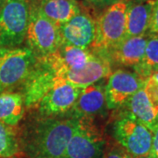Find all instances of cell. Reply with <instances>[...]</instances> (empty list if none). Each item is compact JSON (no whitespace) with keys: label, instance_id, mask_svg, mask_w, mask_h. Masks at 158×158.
I'll use <instances>...</instances> for the list:
<instances>
[{"label":"cell","instance_id":"8992f818","mask_svg":"<svg viewBox=\"0 0 158 158\" xmlns=\"http://www.w3.org/2000/svg\"><path fill=\"white\" fill-rule=\"evenodd\" d=\"M113 135L118 144L132 156H148L152 145V132L128 112L114 122Z\"/></svg>","mask_w":158,"mask_h":158},{"label":"cell","instance_id":"ffe728a7","mask_svg":"<svg viewBox=\"0 0 158 158\" xmlns=\"http://www.w3.org/2000/svg\"><path fill=\"white\" fill-rule=\"evenodd\" d=\"M144 88L158 108V71L152 74L146 80Z\"/></svg>","mask_w":158,"mask_h":158},{"label":"cell","instance_id":"ac0fdd59","mask_svg":"<svg viewBox=\"0 0 158 158\" xmlns=\"http://www.w3.org/2000/svg\"><path fill=\"white\" fill-rule=\"evenodd\" d=\"M135 72L141 78L147 80L158 71V36L148 35L144 55L141 61L135 67Z\"/></svg>","mask_w":158,"mask_h":158},{"label":"cell","instance_id":"484cf974","mask_svg":"<svg viewBox=\"0 0 158 158\" xmlns=\"http://www.w3.org/2000/svg\"><path fill=\"white\" fill-rule=\"evenodd\" d=\"M6 0H0V8L2 7V6L5 4V2H6Z\"/></svg>","mask_w":158,"mask_h":158},{"label":"cell","instance_id":"83f0119b","mask_svg":"<svg viewBox=\"0 0 158 158\" xmlns=\"http://www.w3.org/2000/svg\"><path fill=\"white\" fill-rule=\"evenodd\" d=\"M3 48H3V47H2V46L0 45V52H1V50H2V49H3Z\"/></svg>","mask_w":158,"mask_h":158},{"label":"cell","instance_id":"cb8c5ba5","mask_svg":"<svg viewBox=\"0 0 158 158\" xmlns=\"http://www.w3.org/2000/svg\"><path fill=\"white\" fill-rule=\"evenodd\" d=\"M116 1L117 0H88V2L98 7H106V6L107 7Z\"/></svg>","mask_w":158,"mask_h":158},{"label":"cell","instance_id":"7c38bea8","mask_svg":"<svg viewBox=\"0 0 158 158\" xmlns=\"http://www.w3.org/2000/svg\"><path fill=\"white\" fill-rule=\"evenodd\" d=\"M148 38V35L146 34L125 38L103 55L107 57L111 64L114 63L122 67L135 68L143 57Z\"/></svg>","mask_w":158,"mask_h":158},{"label":"cell","instance_id":"2e32d148","mask_svg":"<svg viewBox=\"0 0 158 158\" xmlns=\"http://www.w3.org/2000/svg\"><path fill=\"white\" fill-rule=\"evenodd\" d=\"M42 14L57 26L71 19L81 11L77 0H34Z\"/></svg>","mask_w":158,"mask_h":158},{"label":"cell","instance_id":"9a60e30c","mask_svg":"<svg viewBox=\"0 0 158 158\" xmlns=\"http://www.w3.org/2000/svg\"><path fill=\"white\" fill-rule=\"evenodd\" d=\"M154 0L142 3L133 2L127 11L125 38L145 35L148 32Z\"/></svg>","mask_w":158,"mask_h":158},{"label":"cell","instance_id":"7a4b0ae2","mask_svg":"<svg viewBox=\"0 0 158 158\" xmlns=\"http://www.w3.org/2000/svg\"><path fill=\"white\" fill-rule=\"evenodd\" d=\"M131 3L132 0H117L106 7L95 19V38L90 49L105 54L124 39L127 11Z\"/></svg>","mask_w":158,"mask_h":158},{"label":"cell","instance_id":"6da1fadb","mask_svg":"<svg viewBox=\"0 0 158 158\" xmlns=\"http://www.w3.org/2000/svg\"><path fill=\"white\" fill-rule=\"evenodd\" d=\"M78 118H43L31 125L19 140L29 158H62Z\"/></svg>","mask_w":158,"mask_h":158},{"label":"cell","instance_id":"5bb4252c","mask_svg":"<svg viewBox=\"0 0 158 158\" xmlns=\"http://www.w3.org/2000/svg\"><path fill=\"white\" fill-rule=\"evenodd\" d=\"M125 106H127L128 113L151 132L158 126V108L144 87L136 91Z\"/></svg>","mask_w":158,"mask_h":158},{"label":"cell","instance_id":"e0dca14e","mask_svg":"<svg viewBox=\"0 0 158 158\" xmlns=\"http://www.w3.org/2000/svg\"><path fill=\"white\" fill-rule=\"evenodd\" d=\"M24 109L23 94L11 91L0 93V122L16 126L22 118Z\"/></svg>","mask_w":158,"mask_h":158},{"label":"cell","instance_id":"3957f363","mask_svg":"<svg viewBox=\"0 0 158 158\" xmlns=\"http://www.w3.org/2000/svg\"><path fill=\"white\" fill-rule=\"evenodd\" d=\"M25 40L27 48L36 58L46 56L62 45L59 27L42 14L34 0H31L28 27Z\"/></svg>","mask_w":158,"mask_h":158},{"label":"cell","instance_id":"ba28073f","mask_svg":"<svg viewBox=\"0 0 158 158\" xmlns=\"http://www.w3.org/2000/svg\"><path fill=\"white\" fill-rule=\"evenodd\" d=\"M112 72V64L107 57L94 52V56L84 65L70 69L63 73L55 74L54 84L55 87L67 83L85 88L108 77Z\"/></svg>","mask_w":158,"mask_h":158},{"label":"cell","instance_id":"4fadbf2b","mask_svg":"<svg viewBox=\"0 0 158 158\" xmlns=\"http://www.w3.org/2000/svg\"><path fill=\"white\" fill-rule=\"evenodd\" d=\"M98 83L82 90L77 100L69 111L72 118H90L91 116L105 111L106 106L105 85Z\"/></svg>","mask_w":158,"mask_h":158},{"label":"cell","instance_id":"52a82bcc","mask_svg":"<svg viewBox=\"0 0 158 158\" xmlns=\"http://www.w3.org/2000/svg\"><path fill=\"white\" fill-rule=\"evenodd\" d=\"M104 139L90 118H78L62 158H102Z\"/></svg>","mask_w":158,"mask_h":158},{"label":"cell","instance_id":"7402d4cb","mask_svg":"<svg viewBox=\"0 0 158 158\" xmlns=\"http://www.w3.org/2000/svg\"><path fill=\"white\" fill-rule=\"evenodd\" d=\"M106 158H135L132 156L129 153L126 151L123 148L114 147L113 148L108 154L106 156Z\"/></svg>","mask_w":158,"mask_h":158},{"label":"cell","instance_id":"4316f807","mask_svg":"<svg viewBox=\"0 0 158 158\" xmlns=\"http://www.w3.org/2000/svg\"><path fill=\"white\" fill-rule=\"evenodd\" d=\"M139 158H150L148 156H142V157H139Z\"/></svg>","mask_w":158,"mask_h":158},{"label":"cell","instance_id":"30bf717a","mask_svg":"<svg viewBox=\"0 0 158 158\" xmlns=\"http://www.w3.org/2000/svg\"><path fill=\"white\" fill-rule=\"evenodd\" d=\"M62 45L90 49L95 38L96 23L89 12L82 11L59 26Z\"/></svg>","mask_w":158,"mask_h":158},{"label":"cell","instance_id":"9c48e42d","mask_svg":"<svg viewBox=\"0 0 158 158\" xmlns=\"http://www.w3.org/2000/svg\"><path fill=\"white\" fill-rule=\"evenodd\" d=\"M146 80L135 72L118 69L108 77L105 85L106 106L109 109H118L124 106L131 97L144 87Z\"/></svg>","mask_w":158,"mask_h":158},{"label":"cell","instance_id":"f1b7e54d","mask_svg":"<svg viewBox=\"0 0 158 158\" xmlns=\"http://www.w3.org/2000/svg\"><path fill=\"white\" fill-rule=\"evenodd\" d=\"M87 1H88V0H87Z\"/></svg>","mask_w":158,"mask_h":158},{"label":"cell","instance_id":"d6986e66","mask_svg":"<svg viewBox=\"0 0 158 158\" xmlns=\"http://www.w3.org/2000/svg\"><path fill=\"white\" fill-rule=\"evenodd\" d=\"M19 153V136L15 126L0 122V158H10Z\"/></svg>","mask_w":158,"mask_h":158},{"label":"cell","instance_id":"44dd1931","mask_svg":"<svg viewBox=\"0 0 158 158\" xmlns=\"http://www.w3.org/2000/svg\"><path fill=\"white\" fill-rule=\"evenodd\" d=\"M148 34L158 36V0H154L150 24Z\"/></svg>","mask_w":158,"mask_h":158},{"label":"cell","instance_id":"603a6c76","mask_svg":"<svg viewBox=\"0 0 158 158\" xmlns=\"http://www.w3.org/2000/svg\"><path fill=\"white\" fill-rule=\"evenodd\" d=\"M152 145L148 154L150 158H158V126L152 132Z\"/></svg>","mask_w":158,"mask_h":158},{"label":"cell","instance_id":"5b68a950","mask_svg":"<svg viewBox=\"0 0 158 158\" xmlns=\"http://www.w3.org/2000/svg\"><path fill=\"white\" fill-rule=\"evenodd\" d=\"M36 57L27 48H3L0 52V93L25 85Z\"/></svg>","mask_w":158,"mask_h":158},{"label":"cell","instance_id":"277c9868","mask_svg":"<svg viewBox=\"0 0 158 158\" xmlns=\"http://www.w3.org/2000/svg\"><path fill=\"white\" fill-rule=\"evenodd\" d=\"M31 0H6L0 8V45L16 48L26 40Z\"/></svg>","mask_w":158,"mask_h":158},{"label":"cell","instance_id":"d4e9b609","mask_svg":"<svg viewBox=\"0 0 158 158\" xmlns=\"http://www.w3.org/2000/svg\"><path fill=\"white\" fill-rule=\"evenodd\" d=\"M148 0H133V2H135V3H142V2H146Z\"/></svg>","mask_w":158,"mask_h":158},{"label":"cell","instance_id":"8fae6325","mask_svg":"<svg viewBox=\"0 0 158 158\" xmlns=\"http://www.w3.org/2000/svg\"><path fill=\"white\" fill-rule=\"evenodd\" d=\"M83 89L67 83L57 85L40 100L37 105L40 112L48 117L68 113L74 106Z\"/></svg>","mask_w":158,"mask_h":158}]
</instances>
